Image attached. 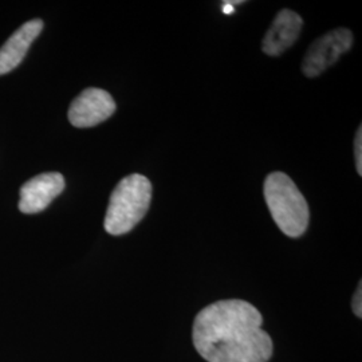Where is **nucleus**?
<instances>
[{
  "mask_svg": "<svg viewBox=\"0 0 362 362\" xmlns=\"http://www.w3.org/2000/svg\"><path fill=\"white\" fill-rule=\"evenodd\" d=\"M223 11L226 13H233V6L230 1H224L223 3Z\"/></svg>",
  "mask_w": 362,
  "mask_h": 362,
  "instance_id": "9b49d317",
  "label": "nucleus"
},
{
  "mask_svg": "<svg viewBox=\"0 0 362 362\" xmlns=\"http://www.w3.org/2000/svg\"><path fill=\"white\" fill-rule=\"evenodd\" d=\"M362 286L361 282H360V285L357 287V291L354 293V297H353V302H351V308H353V311H354V314L357 315V317H360L361 318L362 315Z\"/></svg>",
  "mask_w": 362,
  "mask_h": 362,
  "instance_id": "9d476101",
  "label": "nucleus"
},
{
  "mask_svg": "<svg viewBox=\"0 0 362 362\" xmlns=\"http://www.w3.org/2000/svg\"><path fill=\"white\" fill-rule=\"evenodd\" d=\"M351 45L353 34L348 28L339 27L329 31L311 43L302 62L303 74L308 78L318 77L334 65L342 54L349 52Z\"/></svg>",
  "mask_w": 362,
  "mask_h": 362,
  "instance_id": "20e7f679",
  "label": "nucleus"
},
{
  "mask_svg": "<svg viewBox=\"0 0 362 362\" xmlns=\"http://www.w3.org/2000/svg\"><path fill=\"white\" fill-rule=\"evenodd\" d=\"M302 27L303 19L297 13L287 8L279 11L263 38L262 50L272 57L281 55L297 42Z\"/></svg>",
  "mask_w": 362,
  "mask_h": 362,
  "instance_id": "0eeeda50",
  "label": "nucleus"
},
{
  "mask_svg": "<svg viewBox=\"0 0 362 362\" xmlns=\"http://www.w3.org/2000/svg\"><path fill=\"white\" fill-rule=\"evenodd\" d=\"M354 157H356V168L358 175H362V127L358 128L354 139Z\"/></svg>",
  "mask_w": 362,
  "mask_h": 362,
  "instance_id": "1a4fd4ad",
  "label": "nucleus"
},
{
  "mask_svg": "<svg viewBox=\"0 0 362 362\" xmlns=\"http://www.w3.org/2000/svg\"><path fill=\"white\" fill-rule=\"evenodd\" d=\"M262 324V314L246 300H218L194 318V348L208 362H267L274 345Z\"/></svg>",
  "mask_w": 362,
  "mask_h": 362,
  "instance_id": "f257e3e1",
  "label": "nucleus"
},
{
  "mask_svg": "<svg viewBox=\"0 0 362 362\" xmlns=\"http://www.w3.org/2000/svg\"><path fill=\"white\" fill-rule=\"evenodd\" d=\"M43 30V21L33 19L19 27L8 40L0 47V76L13 71L19 65L33 42Z\"/></svg>",
  "mask_w": 362,
  "mask_h": 362,
  "instance_id": "6e6552de",
  "label": "nucleus"
},
{
  "mask_svg": "<svg viewBox=\"0 0 362 362\" xmlns=\"http://www.w3.org/2000/svg\"><path fill=\"white\" fill-rule=\"evenodd\" d=\"M64 189L65 177L61 173L47 172L38 175L22 185L19 211L27 215L42 212Z\"/></svg>",
  "mask_w": 362,
  "mask_h": 362,
  "instance_id": "423d86ee",
  "label": "nucleus"
},
{
  "mask_svg": "<svg viewBox=\"0 0 362 362\" xmlns=\"http://www.w3.org/2000/svg\"><path fill=\"white\" fill-rule=\"evenodd\" d=\"M264 199L272 219L282 233L299 238L306 233L310 212L306 199L286 173L274 172L264 181Z\"/></svg>",
  "mask_w": 362,
  "mask_h": 362,
  "instance_id": "7ed1b4c3",
  "label": "nucleus"
},
{
  "mask_svg": "<svg viewBox=\"0 0 362 362\" xmlns=\"http://www.w3.org/2000/svg\"><path fill=\"white\" fill-rule=\"evenodd\" d=\"M152 200V184L143 175H129L117 184L110 194L105 216V230L110 235L132 231L146 215Z\"/></svg>",
  "mask_w": 362,
  "mask_h": 362,
  "instance_id": "f03ea898",
  "label": "nucleus"
},
{
  "mask_svg": "<svg viewBox=\"0 0 362 362\" xmlns=\"http://www.w3.org/2000/svg\"><path fill=\"white\" fill-rule=\"evenodd\" d=\"M115 112L116 103L107 91L89 88L70 105L69 121L76 128H91L110 118Z\"/></svg>",
  "mask_w": 362,
  "mask_h": 362,
  "instance_id": "39448f33",
  "label": "nucleus"
}]
</instances>
